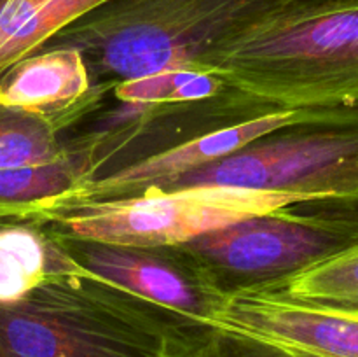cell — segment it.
Segmentation results:
<instances>
[{
    "label": "cell",
    "mask_w": 358,
    "mask_h": 357,
    "mask_svg": "<svg viewBox=\"0 0 358 357\" xmlns=\"http://www.w3.org/2000/svg\"><path fill=\"white\" fill-rule=\"evenodd\" d=\"M358 0H108L48 46L73 48L114 80L166 69L199 70L259 28L357 6ZM45 46V48H48Z\"/></svg>",
    "instance_id": "6da1fadb"
},
{
    "label": "cell",
    "mask_w": 358,
    "mask_h": 357,
    "mask_svg": "<svg viewBox=\"0 0 358 357\" xmlns=\"http://www.w3.org/2000/svg\"><path fill=\"white\" fill-rule=\"evenodd\" d=\"M199 72L275 111L358 107V4L259 28Z\"/></svg>",
    "instance_id": "7a4b0ae2"
},
{
    "label": "cell",
    "mask_w": 358,
    "mask_h": 357,
    "mask_svg": "<svg viewBox=\"0 0 358 357\" xmlns=\"http://www.w3.org/2000/svg\"><path fill=\"white\" fill-rule=\"evenodd\" d=\"M149 304L83 275H59L0 304V357H187L198 343Z\"/></svg>",
    "instance_id": "3957f363"
},
{
    "label": "cell",
    "mask_w": 358,
    "mask_h": 357,
    "mask_svg": "<svg viewBox=\"0 0 358 357\" xmlns=\"http://www.w3.org/2000/svg\"><path fill=\"white\" fill-rule=\"evenodd\" d=\"M226 186L358 210V107L313 112L283 136L259 139L166 188Z\"/></svg>",
    "instance_id": "277c9868"
},
{
    "label": "cell",
    "mask_w": 358,
    "mask_h": 357,
    "mask_svg": "<svg viewBox=\"0 0 358 357\" xmlns=\"http://www.w3.org/2000/svg\"><path fill=\"white\" fill-rule=\"evenodd\" d=\"M297 196L226 186L149 188L126 198L62 206L37 220L65 240L119 247H178L208 231L247 217L299 205Z\"/></svg>",
    "instance_id": "5b68a950"
},
{
    "label": "cell",
    "mask_w": 358,
    "mask_h": 357,
    "mask_svg": "<svg viewBox=\"0 0 358 357\" xmlns=\"http://www.w3.org/2000/svg\"><path fill=\"white\" fill-rule=\"evenodd\" d=\"M358 244V210L329 205L315 214L290 206L247 217L178 245L222 289L275 282Z\"/></svg>",
    "instance_id": "8992f818"
},
{
    "label": "cell",
    "mask_w": 358,
    "mask_h": 357,
    "mask_svg": "<svg viewBox=\"0 0 358 357\" xmlns=\"http://www.w3.org/2000/svg\"><path fill=\"white\" fill-rule=\"evenodd\" d=\"M86 276L121 290L149 307L175 315L180 324L206 331L224 290L208 272L177 247H119L58 238Z\"/></svg>",
    "instance_id": "52a82bcc"
},
{
    "label": "cell",
    "mask_w": 358,
    "mask_h": 357,
    "mask_svg": "<svg viewBox=\"0 0 358 357\" xmlns=\"http://www.w3.org/2000/svg\"><path fill=\"white\" fill-rule=\"evenodd\" d=\"M206 331L301 357H358V312L255 286L224 290Z\"/></svg>",
    "instance_id": "ba28073f"
},
{
    "label": "cell",
    "mask_w": 358,
    "mask_h": 357,
    "mask_svg": "<svg viewBox=\"0 0 358 357\" xmlns=\"http://www.w3.org/2000/svg\"><path fill=\"white\" fill-rule=\"evenodd\" d=\"M311 115L313 112L271 111L227 126V128L194 136L170 149L126 164L112 174L93 177L70 196L65 206L86 202L126 198V196L140 195L149 188H166L184 175L208 167L243 149L245 146L255 140L306 122Z\"/></svg>",
    "instance_id": "9c48e42d"
},
{
    "label": "cell",
    "mask_w": 358,
    "mask_h": 357,
    "mask_svg": "<svg viewBox=\"0 0 358 357\" xmlns=\"http://www.w3.org/2000/svg\"><path fill=\"white\" fill-rule=\"evenodd\" d=\"M101 86H93L83 52L42 48L0 76V105L41 115L59 130L94 105Z\"/></svg>",
    "instance_id": "30bf717a"
},
{
    "label": "cell",
    "mask_w": 358,
    "mask_h": 357,
    "mask_svg": "<svg viewBox=\"0 0 358 357\" xmlns=\"http://www.w3.org/2000/svg\"><path fill=\"white\" fill-rule=\"evenodd\" d=\"M94 154L90 147L51 163L0 170V223H37L65 206L80 186L96 177Z\"/></svg>",
    "instance_id": "8fae6325"
},
{
    "label": "cell",
    "mask_w": 358,
    "mask_h": 357,
    "mask_svg": "<svg viewBox=\"0 0 358 357\" xmlns=\"http://www.w3.org/2000/svg\"><path fill=\"white\" fill-rule=\"evenodd\" d=\"M58 238L34 223H0V304L16 303L59 275H83Z\"/></svg>",
    "instance_id": "7c38bea8"
},
{
    "label": "cell",
    "mask_w": 358,
    "mask_h": 357,
    "mask_svg": "<svg viewBox=\"0 0 358 357\" xmlns=\"http://www.w3.org/2000/svg\"><path fill=\"white\" fill-rule=\"evenodd\" d=\"M108 0H0V76Z\"/></svg>",
    "instance_id": "4fadbf2b"
},
{
    "label": "cell",
    "mask_w": 358,
    "mask_h": 357,
    "mask_svg": "<svg viewBox=\"0 0 358 357\" xmlns=\"http://www.w3.org/2000/svg\"><path fill=\"white\" fill-rule=\"evenodd\" d=\"M255 287L292 300L358 312V244L303 272Z\"/></svg>",
    "instance_id": "5bb4252c"
},
{
    "label": "cell",
    "mask_w": 358,
    "mask_h": 357,
    "mask_svg": "<svg viewBox=\"0 0 358 357\" xmlns=\"http://www.w3.org/2000/svg\"><path fill=\"white\" fill-rule=\"evenodd\" d=\"M58 132L41 115L0 105V170L51 163L69 154Z\"/></svg>",
    "instance_id": "9a60e30c"
},
{
    "label": "cell",
    "mask_w": 358,
    "mask_h": 357,
    "mask_svg": "<svg viewBox=\"0 0 358 357\" xmlns=\"http://www.w3.org/2000/svg\"><path fill=\"white\" fill-rule=\"evenodd\" d=\"M222 83L212 74L189 69H166L133 79L119 80L114 94L124 104L166 105L205 100L222 91Z\"/></svg>",
    "instance_id": "2e32d148"
},
{
    "label": "cell",
    "mask_w": 358,
    "mask_h": 357,
    "mask_svg": "<svg viewBox=\"0 0 358 357\" xmlns=\"http://www.w3.org/2000/svg\"><path fill=\"white\" fill-rule=\"evenodd\" d=\"M220 338H226V336H220ZM226 340L234 346V350L224 349L208 332V336H205V342L198 343L187 357H301L294 356V354L282 352V350L269 349V346L264 345H257V343L243 342V340Z\"/></svg>",
    "instance_id": "e0dca14e"
}]
</instances>
